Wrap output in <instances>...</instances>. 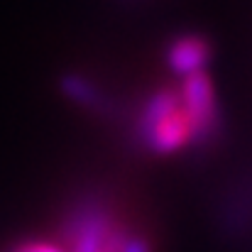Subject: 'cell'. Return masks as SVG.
I'll use <instances>...</instances> for the list:
<instances>
[{"instance_id": "cell-2", "label": "cell", "mask_w": 252, "mask_h": 252, "mask_svg": "<svg viewBox=\"0 0 252 252\" xmlns=\"http://www.w3.org/2000/svg\"><path fill=\"white\" fill-rule=\"evenodd\" d=\"M179 100H181L184 113L189 115V123L193 130V142L201 145V142H208L211 137H216L218 125H220V110H218L213 81L206 71L181 79Z\"/></svg>"}, {"instance_id": "cell-5", "label": "cell", "mask_w": 252, "mask_h": 252, "mask_svg": "<svg viewBox=\"0 0 252 252\" xmlns=\"http://www.w3.org/2000/svg\"><path fill=\"white\" fill-rule=\"evenodd\" d=\"M62 93L69 100H74V103H79L84 108H91V110H103V105H105L103 91L93 84L91 79L81 76V74H66V76H62Z\"/></svg>"}, {"instance_id": "cell-8", "label": "cell", "mask_w": 252, "mask_h": 252, "mask_svg": "<svg viewBox=\"0 0 252 252\" xmlns=\"http://www.w3.org/2000/svg\"><path fill=\"white\" fill-rule=\"evenodd\" d=\"M125 235H127V233H125L123 228H118V230H115V233L110 235V240L105 243V248H103L100 252H120V245H123Z\"/></svg>"}, {"instance_id": "cell-1", "label": "cell", "mask_w": 252, "mask_h": 252, "mask_svg": "<svg viewBox=\"0 0 252 252\" xmlns=\"http://www.w3.org/2000/svg\"><path fill=\"white\" fill-rule=\"evenodd\" d=\"M137 127L145 147L155 155H174L193 142V130L181 108L179 88L155 91L142 105Z\"/></svg>"}, {"instance_id": "cell-4", "label": "cell", "mask_w": 252, "mask_h": 252, "mask_svg": "<svg viewBox=\"0 0 252 252\" xmlns=\"http://www.w3.org/2000/svg\"><path fill=\"white\" fill-rule=\"evenodd\" d=\"M208 62H211V42L201 34L176 37L167 49L169 69L181 79H189L193 74H203Z\"/></svg>"}, {"instance_id": "cell-6", "label": "cell", "mask_w": 252, "mask_h": 252, "mask_svg": "<svg viewBox=\"0 0 252 252\" xmlns=\"http://www.w3.org/2000/svg\"><path fill=\"white\" fill-rule=\"evenodd\" d=\"M15 252H66L57 243H47V240H34V243H22L17 245Z\"/></svg>"}, {"instance_id": "cell-7", "label": "cell", "mask_w": 252, "mask_h": 252, "mask_svg": "<svg viewBox=\"0 0 252 252\" xmlns=\"http://www.w3.org/2000/svg\"><path fill=\"white\" fill-rule=\"evenodd\" d=\"M120 252H152V245L142 235H125V240L120 245Z\"/></svg>"}, {"instance_id": "cell-3", "label": "cell", "mask_w": 252, "mask_h": 252, "mask_svg": "<svg viewBox=\"0 0 252 252\" xmlns=\"http://www.w3.org/2000/svg\"><path fill=\"white\" fill-rule=\"evenodd\" d=\"M118 228L120 225H115V220L103 206L98 203L81 206L69 223L71 240L66 252H100Z\"/></svg>"}]
</instances>
